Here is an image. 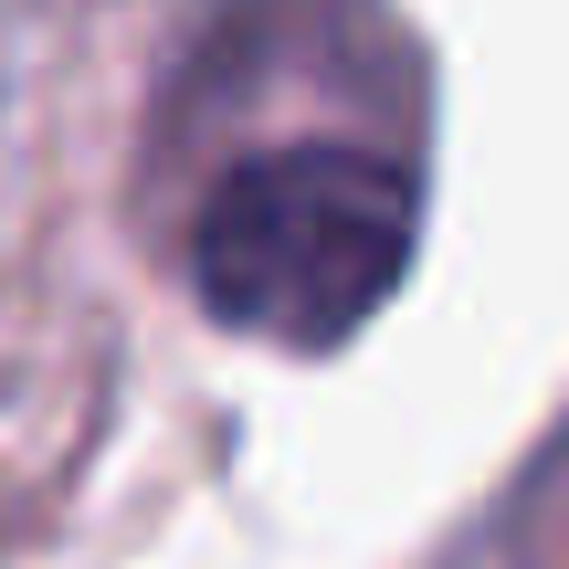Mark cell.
<instances>
[{"instance_id": "obj_1", "label": "cell", "mask_w": 569, "mask_h": 569, "mask_svg": "<svg viewBox=\"0 0 569 569\" xmlns=\"http://www.w3.org/2000/svg\"><path fill=\"white\" fill-rule=\"evenodd\" d=\"M422 180L359 138H284L232 159L190 211V296L264 348H338L401 296Z\"/></svg>"}]
</instances>
